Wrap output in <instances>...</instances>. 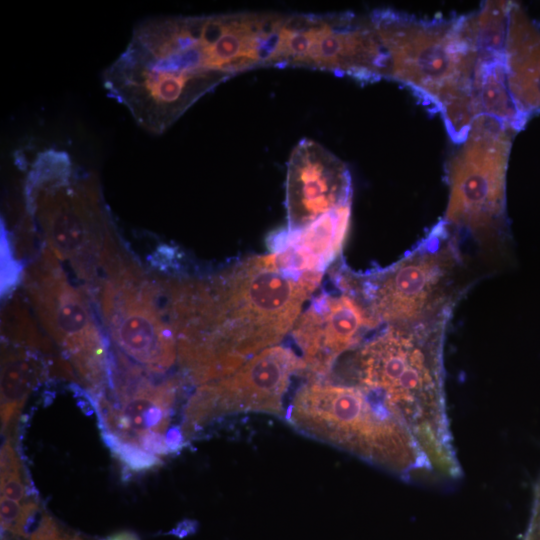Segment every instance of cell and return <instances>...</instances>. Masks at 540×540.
Segmentation results:
<instances>
[{
    "instance_id": "cell-27",
    "label": "cell",
    "mask_w": 540,
    "mask_h": 540,
    "mask_svg": "<svg viewBox=\"0 0 540 540\" xmlns=\"http://www.w3.org/2000/svg\"><path fill=\"white\" fill-rule=\"evenodd\" d=\"M197 522L193 520H183L179 522L168 534L177 537H184L196 531Z\"/></svg>"
},
{
    "instance_id": "cell-28",
    "label": "cell",
    "mask_w": 540,
    "mask_h": 540,
    "mask_svg": "<svg viewBox=\"0 0 540 540\" xmlns=\"http://www.w3.org/2000/svg\"><path fill=\"white\" fill-rule=\"evenodd\" d=\"M106 540H140V538L133 531L122 530L110 535Z\"/></svg>"
},
{
    "instance_id": "cell-3",
    "label": "cell",
    "mask_w": 540,
    "mask_h": 540,
    "mask_svg": "<svg viewBox=\"0 0 540 540\" xmlns=\"http://www.w3.org/2000/svg\"><path fill=\"white\" fill-rule=\"evenodd\" d=\"M387 57L386 79L439 112L459 144L477 117L473 82L478 50L469 14L419 18L392 8L369 13Z\"/></svg>"
},
{
    "instance_id": "cell-23",
    "label": "cell",
    "mask_w": 540,
    "mask_h": 540,
    "mask_svg": "<svg viewBox=\"0 0 540 540\" xmlns=\"http://www.w3.org/2000/svg\"><path fill=\"white\" fill-rule=\"evenodd\" d=\"M1 528L2 531L12 533L22 511L19 502L1 496Z\"/></svg>"
},
{
    "instance_id": "cell-8",
    "label": "cell",
    "mask_w": 540,
    "mask_h": 540,
    "mask_svg": "<svg viewBox=\"0 0 540 540\" xmlns=\"http://www.w3.org/2000/svg\"><path fill=\"white\" fill-rule=\"evenodd\" d=\"M116 350L153 375L176 359L177 339L164 305L160 280H151L120 249L104 265L93 290Z\"/></svg>"
},
{
    "instance_id": "cell-21",
    "label": "cell",
    "mask_w": 540,
    "mask_h": 540,
    "mask_svg": "<svg viewBox=\"0 0 540 540\" xmlns=\"http://www.w3.org/2000/svg\"><path fill=\"white\" fill-rule=\"evenodd\" d=\"M136 444L155 456H166L170 454L165 436L159 432L145 431L140 433L136 438Z\"/></svg>"
},
{
    "instance_id": "cell-13",
    "label": "cell",
    "mask_w": 540,
    "mask_h": 540,
    "mask_svg": "<svg viewBox=\"0 0 540 540\" xmlns=\"http://www.w3.org/2000/svg\"><path fill=\"white\" fill-rule=\"evenodd\" d=\"M350 203L352 181L346 164L314 140H300L287 162L285 230L303 229L322 215Z\"/></svg>"
},
{
    "instance_id": "cell-5",
    "label": "cell",
    "mask_w": 540,
    "mask_h": 540,
    "mask_svg": "<svg viewBox=\"0 0 540 540\" xmlns=\"http://www.w3.org/2000/svg\"><path fill=\"white\" fill-rule=\"evenodd\" d=\"M286 419L302 433L401 479L442 482L411 432L356 387L330 378H310L294 394Z\"/></svg>"
},
{
    "instance_id": "cell-17",
    "label": "cell",
    "mask_w": 540,
    "mask_h": 540,
    "mask_svg": "<svg viewBox=\"0 0 540 540\" xmlns=\"http://www.w3.org/2000/svg\"><path fill=\"white\" fill-rule=\"evenodd\" d=\"M473 94L477 116L495 118L516 132L528 121L511 95L504 56L478 58Z\"/></svg>"
},
{
    "instance_id": "cell-16",
    "label": "cell",
    "mask_w": 540,
    "mask_h": 540,
    "mask_svg": "<svg viewBox=\"0 0 540 540\" xmlns=\"http://www.w3.org/2000/svg\"><path fill=\"white\" fill-rule=\"evenodd\" d=\"M48 375L35 349L4 339L1 345V424L4 432L20 413L31 392Z\"/></svg>"
},
{
    "instance_id": "cell-29",
    "label": "cell",
    "mask_w": 540,
    "mask_h": 540,
    "mask_svg": "<svg viewBox=\"0 0 540 540\" xmlns=\"http://www.w3.org/2000/svg\"><path fill=\"white\" fill-rule=\"evenodd\" d=\"M59 540H83V539L78 535L64 534L60 537Z\"/></svg>"
},
{
    "instance_id": "cell-18",
    "label": "cell",
    "mask_w": 540,
    "mask_h": 540,
    "mask_svg": "<svg viewBox=\"0 0 540 540\" xmlns=\"http://www.w3.org/2000/svg\"><path fill=\"white\" fill-rule=\"evenodd\" d=\"M11 534L25 540H59L62 536L54 519L35 501L22 504L20 517Z\"/></svg>"
},
{
    "instance_id": "cell-4",
    "label": "cell",
    "mask_w": 540,
    "mask_h": 540,
    "mask_svg": "<svg viewBox=\"0 0 540 540\" xmlns=\"http://www.w3.org/2000/svg\"><path fill=\"white\" fill-rule=\"evenodd\" d=\"M27 219L47 248L97 286L103 264L118 246L96 177L56 148L39 151L27 165L24 183Z\"/></svg>"
},
{
    "instance_id": "cell-24",
    "label": "cell",
    "mask_w": 540,
    "mask_h": 540,
    "mask_svg": "<svg viewBox=\"0 0 540 540\" xmlns=\"http://www.w3.org/2000/svg\"><path fill=\"white\" fill-rule=\"evenodd\" d=\"M1 496L17 502L26 497V486L21 474L1 476Z\"/></svg>"
},
{
    "instance_id": "cell-19",
    "label": "cell",
    "mask_w": 540,
    "mask_h": 540,
    "mask_svg": "<svg viewBox=\"0 0 540 540\" xmlns=\"http://www.w3.org/2000/svg\"><path fill=\"white\" fill-rule=\"evenodd\" d=\"M101 435L115 457L130 471H148L163 463L158 456L146 452L134 442L123 440L110 432H102Z\"/></svg>"
},
{
    "instance_id": "cell-22",
    "label": "cell",
    "mask_w": 540,
    "mask_h": 540,
    "mask_svg": "<svg viewBox=\"0 0 540 540\" xmlns=\"http://www.w3.org/2000/svg\"><path fill=\"white\" fill-rule=\"evenodd\" d=\"M522 540H540V476L534 486L531 513Z\"/></svg>"
},
{
    "instance_id": "cell-6",
    "label": "cell",
    "mask_w": 540,
    "mask_h": 540,
    "mask_svg": "<svg viewBox=\"0 0 540 540\" xmlns=\"http://www.w3.org/2000/svg\"><path fill=\"white\" fill-rule=\"evenodd\" d=\"M461 261L456 234L441 220L395 263L363 273L339 264L330 276L379 325H412L452 313Z\"/></svg>"
},
{
    "instance_id": "cell-12",
    "label": "cell",
    "mask_w": 540,
    "mask_h": 540,
    "mask_svg": "<svg viewBox=\"0 0 540 540\" xmlns=\"http://www.w3.org/2000/svg\"><path fill=\"white\" fill-rule=\"evenodd\" d=\"M335 286L337 291L312 298L291 330L309 378H327L341 357L380 326L353 293Z\"/></svg>"
},
{
    "instance_id": "cell-14",
    "label": "cell",
    "mask_w": 540,
    "mask_h": 540,
    "mask_svg": "<svg viewBox=\"0 0 540 540\" xmlns=\"http://www.w3.org/2000/svg\"><path fill=\"white\" fill-rule=\"evenodd\" d=\"M350 223L351 203L322 215L303 229H283L272 238L271 248L284 268L322 277L341 253Z\"/></svg>"
},
{
    "instance_id": "cell-1",
    "label": "cell",
    "mask_w": 540,
    "mask_h": 540,
    "mask_svg": "<svg viewBox=\"0 0 540 540\" xmlns=\"http://www.w3.org/2000/svg\"><path fill=\"white\" fill-rule=\"evenodd\" d=\"M322 277L284 268L274 253L204 277L164 280L166 310L187 379L223 378L290 332Z\"/></svg>"
},
{
    "instance_id": "cell-26",
    "label": "cell",
    "mask_w": 540,
    "mask_h": 540,
    "mask_svg": "<svg viewBox=\"0 0 540 540\" xmlns=\"http://www.w3.org/2000/svg\"><path fill=\"white\" fill-rule=\"evenodd\" d=\"M165 440L170 453L179 451L185 441L181 426L171 427L165 435Z\"/></svg>"
},
{
    "instance_id": "cell-9",
    "label": "cell",
    "mask_w": 540,
    "mask_h": 540,
    "mask_svg": "<svg viewBox=\"0 0 540 540\" xmlns=\"http://www.w3.org/2000/svg\"><path fill=\"white\" fill-rule=\"evenodd\" d=\"M31 304L91 397L108 387L107 345L84 293L71 284L57 257L45 248L25 274Z\"/></svg>"
},
{
    "instance_id": "cell-10",
    "label": "cell",
    "mask_w": 540,
    "mask_h": 540,
    "mask_svg": "<svg viewBox=\"0 0 540 540\" xmlns=\"http://www.w3.org/2000/svg\"><path fill=\"white\" fill-rule=\"evenodd\" d=\"M285 67L348 76L367 84L386 78L387 57L369 14L296 13L284 42Z\"/></svg>"
},
{
    "instance_id": "cell-15",
    "label": "cell",
    "mask_w": 540,
    "mask_h": 540,
    "mask_svg": "<svg viewBox=\"0 0 540 540\" xmlns=\"http://www.w3.org/2000/svg\"><path fill=\"white\" fill-rule=\"evenodd\" d=\"M504 58L511 95L529 119L540 112V27L514 1L509 11Z\"/></svg>"
},
{
    "instance_id": "cell-20",
    "label": "cell",
    "mask_w": 540,
    "mask_h": 540,
    "mask_svg": "<svg viewBox=\"0 0 540 540\" xmlns=\"http://www.w3.org/2000/svg\"><path fill=\"white\" fill-rule=\"evenodd\" d=\"M21 266L15 258L11 239L7 232L1 230V293L7 296L18 285L21 279Z\"/></svg>"
},
{
    "instance_id": "cell-25",
    "label": "cell",
    "mask_w": 540,
    "mask_h": 540,
    "mask_svg": "<svg viewBox=\"0 0 540 540\" xmlns=\"http://www.w3.org/2000/svg\"><path fill=\"white\" fill-rule=\"evenodd\" d=\"M20 473V460L10 439H7L1 447V476Z\"/></svg>"
},
{
    "instance_id": "cell-2",
    "label": "cell",
    "mask_w": 540,
    "mask_h": 540,
    "mask_svg": "<svg viewBox=\"0 0 540 540\" xmlns=\"http://www.w3.org/2000/svg\"><path fill=\"white\" fill-rule=\"evenodd\" d=\"M450 317L384 326L344 355L335 378L399 420L446 482L462 475L445 392L444 342Z\"/></svg>"
},
{
    "instance_id": "cell-11",
    "label": "cell",
    "mask_w": 540,
    "mask_h": 540,
    "mask_svg": "<svg viewBox=\"0 0 540 540\" xmlns=\"http://www.w3.org/2000/svg\"><path fill=\"white\" fill-rule=\"evenodd\" d=\"M304 372L301 357L278 344L250 358L233 373L199 385L183 411L185 439L226 415L255 412L281 416L293 376Z\"/></svg>"
},
{
    "instance_id": "cell-7",
    "label": "cell",
    "mask_w": 540,
    "mask_h": 540,
    "mask_svg": "<svg viewBox=\"0 0 540 540\" xmlns=\"http://www.w3.org/2000/svg\"><path fill=\"white\" fill-rule=\"evenodd\" d=\"M517 132L478 115L446 169L448 202L444 222L456 234L488 241L506 225V175Z\"/></svg>"
}]
</instances>
